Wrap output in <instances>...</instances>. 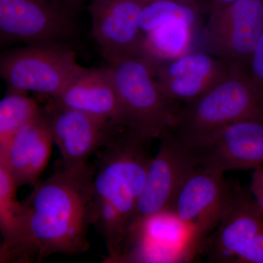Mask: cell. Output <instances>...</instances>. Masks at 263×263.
<instances>
[{"instance_id":"cell-11","label":"cell","mask_w":263,"mask_h":263,"mask_svg":"<svg viewBox=\"0 0 263 263\" xmlns=\"http://www.w3.org/2000/svg\"><path fill=\"white\" fill-rule=\"evenodd\" d=\"M148 0H97L90 3L91 35L107 62L142 54L144 33L142 10Z\"/></svg>"},{"instance_id":"cell-2","label":"cell","mask_w":263,"mask_h":263,"mask_svg":"<svg viewBox=\"0 0 263 263\" xmlns=\"http://www.w3.org/2000/svg\"><path fill=\"white\" fill-rule=\"evenodd\" d=\"M152 139L112 123L91 180L92 226L105 240L108 259L124 260L134 240L138 202L152 157Z\"/></svg>"},{"instance_id":"cell-9","label":"cell","mask_w":263,"mask_h":263,"mask_svg":"<svg viewBox=\"0 0 263 263\" xmlns=\"http://www.w3.org/2000/svg\"><path fill=\"white\" fill-rule=\"evenodd\" d=\"M183 143L198 167L222 174L263 167V121H240Z\"/></svg>"},{"instance_id":"cell-21","label":"cell","mask_w":263,"mask_h":263,"mask_svg":"<svg viewBox=\"0 0 263 263\" xmlns=\"http://www.w3.org/2000/svg\"><path fill=\"white\" fill-rule=\"evenodd\" d=\"M233 263H263V229L240 251Z\"/></svg>"},{"instance_id":"cell-23","label":"cell","mask_w":263,"mask_h":263,"mask_svg":"<svg viewBox=\"0 0 263 263\" xmlns=\"http://www.w3.org/2000/svg\"><path fill=\"white\" fill-rule=\"evenodd\" d=\"M249 190L263 214V167L254 170Z\"/></svg>"},{"instance_id":"cell-3","label":"cell","mask_w":263,"mask_h":263,"mask_svg":"<svg viewBox=\"0 0 263 263\" xmlns=\"http://www.w3.org/2000/svg\"><path fill=\"white\" fill-rule=\"evenodd\" d=\"M121 110V125L155 139L171 131L181 105L168 98L156 80L153 66L143 54L107 62Z\"/></svg>"},{"instance_id":"cell-8","label":"cell","mask_w":263,"mask_h":263,"mask_svg":"<svg viewBox=\"0 0 263 263\" xmlns=\"http://www.w3.org/2000/svg\"><path fill=\"white\" fill-rule=\"evenodd\" d=\"M160 140L158 152L148 164L138 202L134 239L147 221L169 212L183 180L197 166L187 146L171 132Z\"/></svg>"},{"instance_id":"cell-7","label":"cell","mask_w":263,"mask_h":263,"mask_svg":"<svg viewBox=\"0 0 263 263\" xmlns=\"http://www.w3.org/2000/svg\"><path fill=\"white\" fill-rule=\"evenodd\" d=\"M263 32V0H238L208 15L202 29L204 51L227 62L233 70L248 72Z\"/></svg>"},{"instance_id":"cell-27","label":"cell","mask_w":263,"mask_h":263,"mask_svg":"<svg viewBox=\"0 0 263 263\" xmlns=\"http://www.w3.org/2000/svg\"><path fill=\"white\" fill-rule=\"evenodd\" d=\"M148 1H152V0H148Z\"/></svg>"},{"instance_id":"cell-6","label":"cell","mask_w":263,"mask_h":263,"mask_svg":"<svg viewBox=\"0 0 263 263\" xmlns=\"http://www.w3.org/2000/svg\"><path fill=\"white\" fill-rule=\"evenodd\" d=\"M85 67L70 45L33 43L3 52L0 75L8 90L56 98Z\"/></svg>"},{"instance_id":"cell-24","label":"cell","mask_w":263,"mask_h":263,"mask_svg":"<svg viewBox=\"0 0 263 263\" xmlns=\"http://www.w3.org/2000/svg\"><path fill=\"white\" fill-rule=\"evenodd\" d=\"M238 0H198V6L202 14L209 15L214 10L226 6Z\"/></svg>"},{"instance_id":"cell-18","label":"cell","mask_w":263,"mask_h":263,"mask_svg":"<svg viewBox=\"0 0 263 263\" xmlns=\"http://www.w3.org/2000/svg\"><path fill=\"white\" fill-rule=\"evenodd\" d=\"M42 110L27 93L8 90L0 102V153L8 148L15 134Z\"/></svg>"},{"instance_id":"cell-19","label":"cell","mask_w":263,"mask_h":263,"mask_svg":"<svg viewBox=\"0 0 263 263\" xmlns=\"http://www.w3.org/2000/svg\"><path fill=\"white\" fill-rule=\"evenodd\" d=\"M203 15L199 6L176 0H152L142 10L141 27L145 34L162 24L179 22L198 31Z\"/></svg>"},{"instance_id":"cell-10","label":"cell","mask_w":263,"mask_h":263,"mask_svg":"<svg viewBox=\"0 0 263 263\" xmlns=\"http://www.w3.org/2000/svg\"><path fill=\"white\" fill-rule=\"evenodd\" d=\"M231 183L219 171L194 167L183 180L168 214L203 238L216 228L229 196Z\"/></svg>"},{"instance_id":"cell-1","label":"cell","mask_w":263,"mask_h":263,"mask_svg":"<svg viewBox=\"0 0 263 263\" xmlns=\"http://www.w3.org/2000/svg\"><path fill=\"white\" fill-rule=\"evenodd\" d=\"M95 166L62 167L37 182L22 203L18 222L3 239L0 262H40L53 254H80L89 248L91 184Z\"/></svg>"},{"instance_id":"cell-26","label":"cell","mask_w":263,"mask_h":263,"mask_svg":"<svg viewBox=\"0 0 263 263\" xmlns=\"http://www.w3.org/2000/svg\"><path fill=\"white\" fill-rule=\"evenodd\" d=\"M78 1L81 2V3H84L85 2H89V3H92V2L97 1V0H78Z\"/></svg>"},{"instance_id":"cell-5","label":"cell","mask_w":263,"mask_h":263,"mask_svg":"<svg viewBox=\"0 0 263 263\" xmlns=\"http://www.w3.org/2000/svg\"><path fill=\"white\" fill-rule=\"evenodd\" d=\"M78 0H0V43L70 45L79 35Z\"/></svg>"},{"instance_id":"cell-16","label":"cell","mask_w":263,"mask_h":263,"mask_svg":"<svg viewBox=\"0 0 263 263\" xmlns=\"http://www.w3.org/2000/svg\"><path fill=\"white\" fill-rule=\"evenodd\" d=\"M62 106L121 125V110L108 66L84 68L56 98Z\"/></svg>"},{"instance_id":"cell-20","label":"cell","mask_w":263,"mask_h":263,"mask_svg":"<svg viewBox=\"0 0 263 263\" xmlns=\"http://www.w3.org/2000/svg\"><path fill=\"white\" fill-rule=\"evenodd\" d=\"M18 188L8 171L0 165V228L3 239L15 229L22 211V203L16 196Z\"/></svg>"},{"instance_id":"cell-12","label":"cell","mask_w":263,"mask_h":263,"mask_svg":"<svg viewBox=\"0 0 263 263\" xmlns=\"http://www.w3.org/2000/svg\"><path fill=\"white\" fill-rule=\"evenodd\" d=\"M262 229L263 214L250 190L231 183L220 218L205 243L208 259L212 262L233 263Z\"/></svg>"},{"instance_id":"cell-4","label":"cell","mask_w":263,"mask_h":263,"mask_svg":"<svg viewBox=\"0 0 263 263\" xmlns=\"http://www.w3.org/2000/svg\"><path fill=\"white\" fill-rule=\"evenodd\" d=\"M245 120L263 121V88L248 72L233 70L201 96L183 104L170 132L190 143Z\"/></svg>"},{"instance_id":"cell-15","label":"cell","mask_w":263,"mask_h":263,"mask_svg":"<svg viewBox=\"0 0 263 263\" xmlns=\"http://www.w3.org/2000/svg\"><path fill=\"white\" fill-rule=\"evenodd\" d=\"M51 129L44 109L13 137L0 153V165L12 176L17 186L35 184L51 157Z\"/></svg>"},{"instance_id":"cell-25","label":"cell","mask_w":263,"mask_h":263,"mask_svg":"<svg viewBox=\"0 0 263 263\" xmlns=\"http://www.w3.org/2000/svg\"><path fill=\"white\" fill-rule=\"evenodd\" d=\"M176 1L184 3V4L194 5V6H198V0H176Z\"/></svg>"},{"instance_id":"cell-14","label":"cell","mask_w":263,"mask_h":263,"mask_svg":"<svg viewBox=\"0 0 263 263\" xmlns=\"http://www.w3.org/2000/svg\"><path fill=\"white\" fill-rule=\"evenodd\" d=\"M152 64L156 80L164 92L174 101L183 104L201 96L233 70L227 62L204 50Z\"/></svg>"},{"instance_id":"cell-22","label":"cell","mask_w":263,"mask_h":263,"mask_svg":"<svg viewBox=\"0 0 263 263\" xmlns=\"http://www.w3.org/2000/svg\"><path fill=\"white\" fill-rule=\"evenodd\" d=\"M249 75L256 84L263 88V32L252 53Z\"/></svg>"},{"instance_id":"cell-17","label":"cell","mask_w":263,"mask_h":263,"mask_svg":"<svg viewBox=\"0 0 263 263\" xmlns=\"http://www.w3.org/2000/svg\"><path fill=\"white\" fill-rule=\"evenodd\" d=\"M197 30L179 22L162 24L144 34L142 54L152 63L167 61L193 51Z\"/></svg>"},{"instance_id":"cell-13","label":"cell","mask_w":263,"mask_h":263,"mask_svg":"<svg viewBox=\"0 0 263 263\" xmlns=\"http://www.w3.org/2000/svg\"><path fill=\"white\" fill-rule=\"evenodd\" d=\"M44 110L62 167L78 170L89 165L91 156L105 143L112 122L65 108L53 100Z\"/></svg>"}]
</instances>
